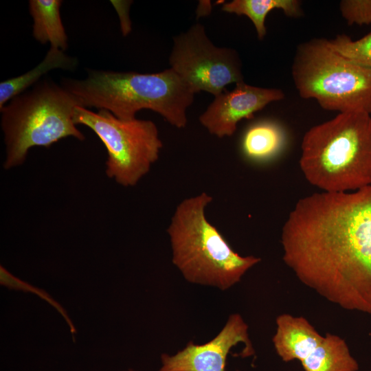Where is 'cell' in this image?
I'll use <instances>...</instances> for the list:
<instances>
[{
    "instance_id": "15",
    "label": "cell",
    "mask_w": 371,
    "mask_h": 371,
    "mask_svg": "<svg viewBox=\"0 0 371 371\" xmlns=\"http://www.w3.org/2000/svg\"><path fill=\"white\" fill-rule=\"evenodd\" d=\"M304 371H357L359 365L346 341L331 333L302 362Z\"/></svg>"
},
{
    "instance_id": "19",
    "label": "cell",
    "mask_w": 371,
    "mask_h": 371,
    "mask_svg": "<svg viewBox=\"0 0 371 371\" xmlns=\"http://www.w3.org/2000/svg\"><path fill=\"white\" fill-rule=\"evenodd\" d=\"M339 10L348 25L371 24V0H342Z\"/></svg>"
},
{
    "instance_id": "6",
    "label": "cell",
    "mask_w": 371,
    "mask_h": 371,
    "mask_svg": "<svg viewBox=\"0 0 371 371\" xmlns=\"http://www.w3.org/2000/svg\"><path fill=\"white\" fill-rule=\"evenodd\" d=\"M292 76L300 97L315 99L324 109L371 115V70L338 53L328 40L299 46Z\"/></svg>"
},
{
    "instance_id": "1",
    "label": "cell",
    "mask_w": 371,
    "mask_h": 371,
    "mask_svg": "<svg viewBox=\"0 0 371 371\" xmlns=\"http://www.w3.org/2000/svg\"><path fill=\"white\" fill-rule=\"evenodd\" d=\"M282 259L327 301L371 315V186L296 203L281 232Z\"/></svg>"
},
{
    "instance_id": "18",
    "label": "cell",
    "mask_w": 371,
    "mask_h": 371,
    "mask_svg": "<svg viewBox=\"0 0 371 371\" xmlns=\"http://www.w3.org/2000/svg\"><path fill=\"white\" fill-rule=\"evenodd\" d=\"M0 283L1 285L5 286L10 289L27 291L37 295L39 297L52 305L63 317L72 334L76 333L75 327L64 308L58 303V302L54 300L43 290L33 286L26 282L17 278L3 267H1L0 268Z\"/></svg>"
},
{
    "instance_id": "3",
    "label": "cell",
    "mask_w": 371,
    "mask_h": 371,
    "mask_svg": "<svg viewBox=\"0 0 371 371\" xmlns=\"http://www.w3.org/2000/svg\"><path fill=\"white\" fill-rule=\"evenodd\" d=\"M300 168L312 186L328 192L371 186V115L339 113L304 134Z\"/></svg>"
},
{
    "instance_id": "17",
    "label": "cell",
    "mask_w": 371,
    "mask_h": 371,
    "mask_svg": "<svg viewBox=\"0 0 371 371\" xmlns=\"http://www.w3.org/2000/svg\"><path fill=\"white\" fill-rule=\"evenodd\" d=\"M328 43L342 56L371 70V32L357 40L345 34L338 35Z\"/></svg>"
},
{
    "instance_id": "8",
    "label": "cell",
    "mask_w": 371,
    "mask_h": 371,
    "mask_svg": "<svg viewBox=\"0 0 371 371\" xmlns=\"http://www.w3.org/2000/svg\"><path fill=\"white\" fill-rule=\"evenodd\" d=\"M168 61L194 93L203 91L215 97L228 85L243 81L236 52L214 45L200 23L173 38Z\"/></svg>"
},
{
    "instance_id": "13",
    "label": "cell",
    "mask_w": 371,
    "mask_h": 371,
    "mask_svg": "<svg viewBox=\"0 0 371 371\" xmlns=\"http://www.w3.org/2000/svg\"><path fill=\"white\" fill-rule=\"evenodd\" d=\"M60 0H30L29 10L32 16L33 36L41 43H49L50 47L65 51L67 36L61 21Z\"/></svg>"
},
{
    "instance_id": "5",
    "label": "cell",
    "mask_w": 371,
    "mask_h": 371,
    "mask_svg": "<svg viewBox=\"0 0 371 371\" xmlns=\"http://www.w3.org/2000/svg\"><path fill=\"white\" fill-rule=\"evenodd\" d=\"M79 100L62 85L44 78L4 105L1 125L5 145V169L21 165L35 146L49 147L61 139L85 136L74 121Z\"/></svg>"
},
{
    "instance_id": "10",
    "label": "cell",
    "mask_w": 371,
    "mask_h": 371,
    "mask_svg": "<svg viewBox=\"0 0 371 371\" xmlns=\"http://www.w3.org/2000/svg\"><path fill=\"white\" fill-rule=\"evenodd\" d=\"M284 98L280 89L258 87L242 81L232 91L215 96L200 115L199 122L211 134L220 138L229 137L236 131L238 122L253 118L256 112Z\"/></svg>"
},
{
    "instance_id": "9",
    "label": "cell",
    "mask_w": 371,
    "mask_h": 371,
    "mask_svg": "<svg viewBox=\"0 0 371 371\" xmlns=\"http://www.w3.org/2000/svg\"><path fill=\"white\" fill-rule=\"evenodd\" d=\"M239 343L245 344L242 357L254 353L248 326L239 314L235 313L229 316L221 332L208 342L197 345L190 341L173 356L162 355L159 371H225L227 355Z\"/></svg>"
},
{
    "instance_id": "20",
    "label": "cell",
    "mask_w": 371,
    "mask_h": 371,
    "mask_svg": "<svg viewBox=\"0 0 371 371\" xmlns=\"http://www.w3.org/2000/svg\"><path fill=\"white\" fill-rule=\"evenodd\" d=\"M211 10L212 4L210 1H200L196 10L197 16H206L210 13Z\"/></svg>"
},
{
    "instance_id": "12",
    "label": "cell",
    "mask_w": 371,
    "mask_h": 371,
    "mask_svg": "<svg viewBox=\"0 0 371 371\" xmlns=\"http://www.w3.org/2000/svg\"><path fill=\"white\" fill-rule=\"evenodd\" d=\"M285 134L277 123L264 120L249 126L243 135L241 151L244 157L254 163L267 162L283 149Z\"/></svg>"
},
{
    "instance_id": "7",
    "label": "cell",
    "mask_w": 371,
    "mask_h": 371,
    "mask_svg": "<svg viewBox=\"0 0 371 371\" xmlns=\"http://www.w3.org/2000/svg\"><path fill=\"white\" fill-rule=\"evenodd\" d=\"M74 121L100 138L107 151L106 174L121 186H135L159 159L163 144L150 120H123L104 109L96 113L77 106Z\"/></svg>"
},
{
    "instance_id": "4",
    "label": "cell",
    "mask_w": 371,
    "mask_h": 371,
    "mask_svg": "<svg viewBox=\"0 0 371 371\" xmlns=\"http://www.w3.org/2000/svg\"><path fill=\"white\" fill-rule=\"evenodd\" d=\"M212 201L205 192L182 201L168 228L172 262L186 280L226 290L238 282L260 258L241 256L205 215Z\"/></svg>"
},
{
    "instance_id": "2",
    "label": "cell",
    "mask_w": 371,
    "mask_h": 371,
    "mask_svg": "<svg viewBox=\"0 0 371 371\" xmlns=\"http://www.w3.org/2000/svg\"><path fill=\"white\" fill-rule=\"evenodd\" d=\"M61 85L82 107L104 109L123 120L150 109L178 128L186 126L195 94L171 68L154 74L88 69L85 79L63 78Z\"/></svg>"
},
{
    "instance_id": "14",
    "label": "cell",
    "mask_w": 371,
    "mask_h": 371,
    "mask_svg": "<svg viewBox=\"0 0 371 371\" xmlns=\"http://www.w3.org/2000/svg\"><path fill=\"white\" fill-rule=\"evenodd\" d=\"M76 58L66 55L63 51L50 47L43 60L34 68L19 76L7 79L0 83V109L10 100L34 85L49 71L55 69L74 70Z\"/></svg>"
},
{
    "instance_id": "16",
    "label": "cell",
    "mask_w": 371,
    "mask_h": 371,
    "mask_svg": "<svg viewBox=\"0 0 371 371\" xmlns=\"http://www.w3.org/2000/svg\"><path fill=\"white\" fill-rule=\"evenodd\" d=\"M281 10L288 16L302 15L300 2L297 0H233L223 4L226 12L244 15L253 23L258 38L262 40L266 35L265 19L273 10Z\"/></svg>"
},
{
    "instance_id": "21",
    "label": "cell",
    "mask_w": 371,
    "mask_h": 371,
    "mask_svg": "<svg viewBox=\"0 0 371 371\" xmlns=\"http://www.w3.org/2000/svg\"><path fill=\"white\" fill-rule=\"evenodd\" d=\"M128 371H133V370H129Z\"/></svg>"
},
{
    "instance_id": "11",
    "label": "cell",
    "mask_w": 371,
    "mask_h": 371,
    "mask_svg": "<svg viewBox=\"0 0 371 371\" xmlns=\"http://www.w3.org/2000/svg\"><path fill=\"white\" fill-rule=\"evenodd\" d=\"M272 341L284 361L305 359L322 341L324 336L302 316L283 313L277 317Z\"/></svg>"
}]
</instances>
